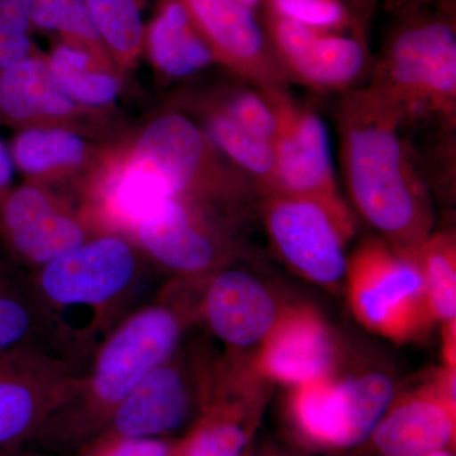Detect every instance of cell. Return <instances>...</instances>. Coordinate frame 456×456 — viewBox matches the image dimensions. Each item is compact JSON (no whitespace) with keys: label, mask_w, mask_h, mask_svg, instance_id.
Returning a JSON list of instances; mask_svg holds the SVG:
<instances>
[{"label":"cell","mask_w":456,"mask_h":456,"mask_svg":"<svg viewBox=\"0 0 456 456\" xmlns=\"http://www.w3.org/2000/svg\"><path fill=\"white\" fill-rule=\"evenodd\" d=\"M264 221L279 255L301 277L327 288L344 281L345 244L354 232L325 207L305 198L269 193Z\"/></svg>","instance_id":"7c38bea8"},{"label":"cell","mask_w":456,"mask_h":456,"mask_svg":"<svg viewBox=\"0 0 456 456\" xmlns=\"http://www.w3.org/2000/svg\"><path fill=\"white\" fill-rule=\"evenodd\" d=\"M235 2L240 3V4L245 5V7L253 9L257 7L260 4L261 0H235Z\"/></svg>","instance_id":"d590c367"},{"label":"cell","mask_w":456,"mask_h":456,"mask_svg":"<svg viewBox=\"0 0 456 456\" xmlns=\"http://www.w3.org/2000/svg\"><path fill=\"white\" fill-rule=\"evenodd\" d=\"M266 13L321 31H330L349 25L350 16L344 0H265Z\"/></svg>","instance_id":"f546056e"},{"label":"cell","mask_w":456,"mask_h":456,"mask_svg":"<svg viewBox=\"0 0 456 456\" xmlns=\"http://www.w3.org/2000/svg\"><path fill=\"white\" fill-rule=\"evenodd\" d=\"M220 107L237 125L273 145L277 136L278 118L274 106L265 93L260 94L251 90L237 92Z\"/></svg>","instance_id":"4dcf8cb0"},{"label":"cell","mask_w":456,"mask_h":456,"mask_svg":"<svg viewBox=\"0 0 456 456\" xmlns=\"http://www.w3.org/2000/svg\"><path fill=\"white\" fill-rule=\"evenodd\" d=\"M143 51L156 70L183 79L216 61L183 0H158L145 28Z\"/></svg>","instance_id":"44dd1931"},{"label":"cell","mask_w":456,"mask_h":456,"mask_svg":"<svg viewBox=\"0 0 456 456\" xmlns=\"http://www.w3.org/2000/svg\"><path fill=\"white\" fill-rule=\"evenodd\" d=\"M97 230L46 185L26 182L0 197V240L9 255L32 270L73 250Z\"/></svg>","instance_id":"4fadbf2b"},{"label":"cell","mask_w":456,"mask_h":456,"mask_svg":"<svg viewBox=\"0 0 456 456\" xmlns=\"http://www.w3.org/2000/svg\"><path fill=\"white\" fill-rule=\"evenodd\" d=\"M35 344L79 351L59 331L31 279L0 259V353Z\"/></svg>","instance_id":"7402d4cb"},{"label":"cell","mask_w":456,"mask_h":456,"mask_svg":"<svg viewBox=\"0 0 456 456\" xmlns=\"http://www.w3.org/2000/svg\"><path fill=\"white\" fill-rule=\"evenodd\" d=\"M191 365L179 346L125 398L92 441L164 437L187 425L208 398L216 373Z\"/></svg>","instance_id":"8fae6325"},{"label":"cell","mask_w":456,"mask_h":456,"mask_svg":"<svg viewBox=\"0 0 456 456\" xmlns=\"http://www.w3.org/2000/svg\"><path fill=\"white\" fill-rule=\"evenodd\" d=\"M26 0H0V71L37 50Z\"/></svg>","instance_id":"f1b7e54d"},{"label":"cell","mask_w":456,"mask_h":456,"mask_svg":"<svg viewBox=\"0 0 456 456\" xmlns=\"http://www.w3.org/2000/svg\"><path fill=\"white\" fill-rule=\"evenodd\" d=\"M117 71L130 70L143 53L149 0H86Z\"/></svg>","instance_id":"484cf974"},{"label":"cell","mask_w":456,"mask_h":456,"mask_svg":"<svg viewBox=\"0 0 456 456\" xmlns=\"http://www.w3.org/2000/svg\"><path fill=\"white\" fill-rule=\"evenodd\" d=\"M14 165L12 161L9 149L0 139V197L11 189L12 179H13Z\"/></svg>","instance_id":"836d02e7"},{"label":"cell","mask_w":456,"mask_h":456,"mask_svg":"<svg viewBox=\"0 0 456 456\" xmlns=\"http://www.w3.org/2000/svg\"><path fill=\"white\" fill-rule=\"evenodd\" d=\"M86 108L66 94L45 53L31 55L0 71V123L11 127H68L75 130Z\"/></svg>","instance_id":"ffe728a7"},{"label":"cell","mask_w":456,"mask_h":456,"mask_svg":"<svg viewBox=\"0 0 456 456\" xmlns=\"http://www.w3.org/2000/svg\"><path fill=\"white\" fill-rule=\"evenodd\" d=\"M455 450H439L426 456H455Z\"/></svg>","instance_id":"8d00e7d4"},{"label":"cell","mask_w":456,"mask_h":456,"mask_svg":"<svg viewBox=\"0 0 456 456\" xmlns=\"http://www.w3.org/2000/svg\"><path fill=\"white\" fill-rule=\"evenodd\" d=\"M382 75L368 94L401 122L412 113H455L456 33L452 20L415 14L392 36Z\"/></svg>","instance_id":"5b68a950"},{"label":"cell","mask_w":456,"mask_h":456,"mask_svg":"<svg viewBox=\"0 0 456 456\" xmlns=\"http://www.w3.org/2000/svg\"><path fill=\"white\" fill-rule=\"evenodd\" d=\"M399 122L362 93L342 118V160L353 203L386 241L413 254L431 235L430 202L398 136Z\"/></svg>","instance_id":"7a4b0ae2"},{"label":"cell","mask_w":456,"mask_h":456,"mask_svg":"<svg viewBox=\"0 0 456 456\" xmlns=\"http://www.w3.org/2000/svg\"><path fill=\"white\" fill-rule=\"evenodd\" d=\"M345 279L351 312L374 334L404 344L424 338L436 323L415 257L383 240L359 246L347 259Z\"/></svg>","instance_id":"8992f818"},{"label":"cell","mask_w":456,"mask_h":456,"mask_svg":"<svg viewBox=\"0 0 456 456\" xmlns=\"http://www.w3.org/2000/svg\"><path fill=\"white\" fill-rule=\"evenodd\" d=\"M88 355L37 344L0 353V455L31 444L70 397Z\"/></svg>","instance_id":"52a82bcc"},{"label":"cell","mask_w":456,"mask_h":456,"mask_svg":"<svg viewBox=\"0 0 456 456\" xmlns=\"http://www.w3.org/2000/svg\"><path fill=\"white\" fill-rule=\"evenodd\" d=\"M338 349L323 317L308 305L281 308L253 368L263 379L294 387L334 374Z\"/></svg>","instance_id":"e0dca14e"},{"label":"cell","mask_w":456,"mask_h":456,"mask_svg":"<svg viewBox=\"0 0 456 456\" xmlns=\"http://www.w3.org/2000/svg\"><path fill=\"white\" fill-rule=\"evenodd\" d=\"M290 389V428L297 439L318 452L365 445L395 397V383L380 371L345 380L326 378Z\"/></svg>","instance_id":"ba28073f"},{"label":"cell","mask_w":456,"mask_h":456,"mask_svg":"<svg viewBox=\"0 0 456 456\" xmlns=\"http://www.w3.org/2000/svg\"><path fill=\"white\" fill-rule=\"evenodd\" d=\"M173 441L164 437L92 441L77 456H170Z\"/></svg>","instance_id":"1f68e13d"},{"label":"cell","mask_w":456,"mask_h":456,"mask_svg":"<svg viewBox=\"0 0 456 456\" xmlns=\"http://www.w3.org/2000/svg\"><path fill=\"white\" fill-rule=\"evenodd\" d=\"M455 380L454 369L444 367L428 382L395 395L365 445L375 456H426L455 450Z\"/></svg>","instance_id":"9a60e30c"},{"label":"cell","mask_w":456,"mask_h":456,"mask_svg":"<svg viewBox=\"0 0 456 456\" xmlns=\"http://www.w3.org/2000/svg\"><path fill=\"white\" fill-rule=\"evenodd\" d=\"M0 456H60L59 454H53V452H42L38 449L22 448L16 450V452H9V454Z\"/></svg>","instance_id":"e575fe53"},{"label":"cell","mask_w":456,"mask_h":456,"mask_svg":"<svg viewBox=\"0 0 456 456\" xmlns=\"http://www.w3.org/2000/svg\"><path fill=\"white\" fill-rule=\"evenodd\" d=\"M143 256L145 254L127 237L102 232L33 270L29 279L66 340L62 321L71 312L84 308L92 314L93 335H106L121 320L119 312L125 310L139 287Z\"/></svg>","instance_id":"3957f363"},{"label":"cell","mask_w":456,"mask_h":456,"mask_svg":"<svg viewBox=\"0 0 456 456\" xmlns=\"http://www.w3.org/2000/svg\"><path fill=\"white\" fill-rule=\"evenodd\" d=\"M200 287L198 314L233 350L261 344L281 314L268 288L245 270L224 266L203 279Z\"/></svg>","instance_id":"ac0fdd59"},{"label":"cell","mask_w":456,"mask_h":456,"mask_svg":"<svg viewBox=\"0 0 456 456\" xmlns=\"http://www.w3.org/2000/svg\"><path fill=\"white\" fill-rule=\"evenodd\" d=\"M277 112L278 132L273 142L275 191L314 200L355 233V221L338 193L331 147L325 123L312 110L290 101L283 89L263 90Z\"/></svg>","instance_id":"30bf717a"},{"label":"cell","mask_w":456,"mask_h":456,"mask_svg":"<svg viewBox=\"0 0 456 456\" xmlns=\"http://www.w3.org/2000/svg\"><path fill=\"white\" fill-rule=\"evenodd\" d=\"M203 131L227 160L248 174L266 194L275 191L274 150L237 125L220 106L203 107Z\"/></svg>","instance_id":"d4e9b609"},{"label":"cell","mask_w":456,"mask_h":456,"mask_svg":"<svg viewBox=\"0 0 456 456\" xmlns=\"http://www.w3.org/2000/svg\"><path fill=\"white\" fill-rule=\"evenodd\" d=\"M191 314L171 287L155 302L122 317L90 351L70 397L29 445L53 454L84 448L147 375L175 353Z\"/></svg>","instance_id":"6da1fadb"},{"label":"cell","mask_w":456,"mask_h":456,"mask_svg":"<svg viewBox=\"0 0 456 456\" xmlns=\"http://www.w3.org/2000/svg\"><path fill=\"white\" fill-rule=\"evenodd\" d=\"M263 380L236 362L216 368L208 398L185 436L174 441L170 456H244L268 401Z\"/></svg>","instance_id":"5bb4252c"},{"label":"cell","mask_w":456,"mask_h":456,"mask_svg":"<svg viewBox=\"0 0 456 456\" xmlns=\"http://www.w3.org/2000/svg\"><path fill=\"white\" fill-rule=\"evenodd\" d=\"M230 218L193 200L167 198L140 221L131 240L176 281L200 284L236 257Z\"/></svg>","instance_id":"9c48e42d"},{"label":"cell","mask_w":456,"mask_h":456,"mask_svg":"<svg viewBox=\"0 0 456 456\" xmlns=\"http://www.w3.org/2000/svg\"><path fill=\"white\" fill-rule=\"evenodd\" d=\"M255 455H256V454H255L253 448H250L248 450V452H245L244 456H255Z\"/></svg>","instance_id":"f35d334b"},{"label":"cell","mask_w":456,"mask_h":456,"mask_svg":"<svg viewBox=\"0 0 456 456\" xmlns=\"http://www.w3.org/2000/svg\"><path fill=\"white\" fill-rule=\"evenodd\" d=\"M255 456H256V455H255ZM260 456H287V455L279 454V452H264V454L260 455Z\"/></svg>","instance_id":"74e56055"},{"label":"cell","mask_w":456,"mask_h":456,"mask_svg":"<svg viewBox=\"0 0 456 456\" xmlns=\"http://www.w3.org/2000/svg\"><path fill=\"white\" fill-rule=\"evenodd\" d=\"M216 61L260 86L281 89L284 73L253 9L235 0H183Z\"/></svg>","instance_id":"2e32d148"},{"label":"cell","mask_w":456,"mask_h":456,"mask_svg":"<svg viewBox=\"0 0 456 456\" xmlns=\"http://www.w3.org/2000/svg\"><path fill=\"white\" fill-rule=\"evenodd\" d=\"M14 169L27 182L46 185L82 169L93 149L77 130L68 127H28L18 131L9 149Z\"/></svg>","instance_id":"603a6c76"},{"label":"cell","mask_w":456,"mask_h":456,"mask_svg":"<svg viewBox=\"0 0 456 456\" xmlns=\"http://www.w3.org/2000/svg\"><path fill=\"white\" fill-rule=\"evenodd\" d=\"M415 257L422 277L432 314L443 326L456 323V250L450 233H435L419 246Z\"/></svg>","instance_id":"4316f807"},{"label":"cell","mask_w":456,"mask_h":456,"mask_svg":"<svg viewBox=\"0 0 456 456\" xmlns=\"http://www.w3.org/2000/svg\"><path fill=\"white\" fill-rule=\"evenodd\" d=\"M121 158L154 178L171 197L227 216L253 191L251 179L228 167L203 128L183 113L167 112L147 123Z\"/></svg>","instance_id":"277c9868"},{"label":"cell","mask_w":456,"mask_h":456,"mask_svg":"<svg viewBox=\"0 0 456 456\" xmlns=\"http://www.w3.org/2000/svg\"><path fill=\"white\" fill-rule=\"evenodd\" d=\"M265 32L281 68L318 89L350 86L365 65L362 42L266 13Z\"/></svg>","instance_id":"d6986e66"},{"label":"cell","mask_w":456,"mask_h":456,"mask_svg":"<svg viewBox=\"0 0 456 456\" xmlns=\"http://www.w3.org/2000/svg\"><path fill=\"white\" fill-rule=\"evenodd\" d=\"M33 29L53 32L60 0H26Z\"/></svg>","instance_id":"d6a6232c"},{"label":"cell","mask_w":456,"mask_h":456,"mask_svg":"<svg viewBox=\"0 0 456 456\" xmlns=\"http://www.w3.org/2000/svg\"><path fill=\"white\" fill-rule=\"evenodd\" d=\"M46 57L57 82L80 107L99 110L118 98L119 74L86 51L59 41Z\"/></svg>","instance_id":"cb8c5ba5"},{"label":"cell","mask_w":456,"mask_h":456,"mask_svg":"<svg viewBox=\"0 0 456 456\" xmlns=\"http://www.w3.org/2000/svg\"><path fill=\"white\" fill-rule=\"evenodd\" d=\"M53 32L60 36V41L86 51L99 62L117 71L112 56L86 7V0H60Z\"/></svg>","instance_id":"83f0119b"}]
</instances>
